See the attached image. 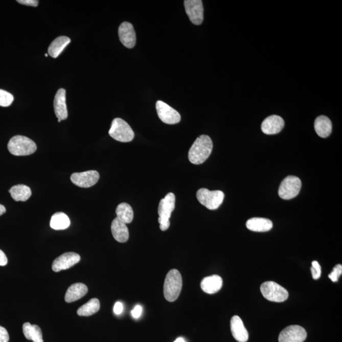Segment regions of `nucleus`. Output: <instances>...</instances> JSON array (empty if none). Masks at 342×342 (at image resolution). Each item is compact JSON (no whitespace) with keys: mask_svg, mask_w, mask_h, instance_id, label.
Wrapping results in <instances>:
<instances>
[{"mask_svg":"<svg viewBox=\"0 0 342 342\" xmlns=\"http://www.w3.org/2000/svg\"><path fill=\"white\" fill-rule=\"evenodd\" d=\"M174 342H185V340L184 338L180 337L178 338H177L176 340H175Z\"/></svg>","mask_w":342,"mask_h":342,"instance_id":"nucleus-37","label":"nucleus"},{"mask_svg":"<svg viewBox=\"0 0 342 342\" xmlns=\"http://www.w3.org/2000/svg\"><path fill=\"white\" fill-rule=\"evenodd\" d=\"M123 311V305L121 302H116L113 307V312L117 315L121 314Z\"/></svg>","mask_w":342,"mask_h":342,"instance_id":"nucleus-34","label":"nucleus"},{"mask_svg":"<svg viewBox=\"0 0 342 342\" xmlns=\"http://www.w3.org/2000/svg\"><path fill=\"white\" fill-rule=\"evenodd\" d=\"M175 203H176V197L172 193H169L159 203L158 221L160 224V229L163 232L168 230L170 226L169 219L171 218L172 212L174 210Z\"/></svg>","mask_w":342,"mask_h":342,"instance_id":"nucleus-4","label":"nucleus"},{"mask_svg":"<svg viewBox=\"0 0 342 342\" xmlns=\"http://www.w3.org/2000/svg\"><path fill=\"white\" fill-rule=\"evenodd\" d=\"M213 143L208 135H200L196 139L188 152V159L191 163L199 165L203 164L211 155Z\"/></svg>","mask_w":342,"mask_h":342,"instance_id":"nucleus-1","label":"nucleus"},{"mask_svg":"<svg viewBox=\"0 0 342 342\" xmlns=\"http://www.w3.org/2000/svg\"><path fill=\"white\" fill-rule=\"evenodd\" d=\"M66 92L64 89L58 90L55 95L54 106L55 115L61 121L65 120L68 117L67 105H66Z\"/></svg>","mask_w":342,"mask_h":342,"instance_id":"nucleus-17","label":"nucleus"},{"mask_svg":"<svg viewBox=\"0 0 342 342\" xmlns=\"http://www.w3.org/2000/svg\"><path fill=\"white\" fill-rule=\"evenodd\" d=\"M81 257L75 253H66L62 254L53 262L52 270L55 272H60L62 270L71 268L80 261Z\"/></svg>","mask_w":342,"mask_h":342,"instance_id":"nucleus-13","label":"nucleus"},{"mask_svg":"<svg viewBox=\"0 0 342 342\" xmlns=\"http://www.w3.org/2000/svg\"><path fill=\"white\" fill-rule=\"evenodd\" d=\"M142 312V307L138 305L136 307H134L133 310L131 311L132 316L135 318V319H138L140 316H141Z\"/></svg>","mask_w":342,"mask_h":342,"instance_id":"nucleus-33","label":"nucleus"},{"mask_svg":"<svg viewBox=\"0 0 342 342\" xmlns=\"http://www.w3.org/2000/svg\"><path fill=\"white\" fill-rule=\"evenodd\" d=\"M182 286L181 273L176 269H171L167 275L164 282V298L169 302L176 301L181 293Z\"/></svg>","mask_w":342,"mask_h":342,"instance_id":"nucleus-2","label":"nucleus"},{"mask_svg":"<svg viewBox=\"0 0 342 342\" xmlns=\"http://www.w3.org/2000/svg\"><path fill=\"white\" fill-rule=\"evenodd\" d=\"M88 291L87 286L83 283H78L72 285L67 289L65 295V301L67 303L78 301L86 295Z\"/></svg>","mask_w":342,"mask_h":342,"instance_id":"nucleus-20","label":"nucleus"},{"mask_svg":"<svg viewBox=\"0 0 342 342\" xmlns=\"http://www.w3.org/2000/svg\"><path fill=\"white\" fill-rule=\"evenodd\" d=\"M197 198L201 205L209 210H216L223 202L224 194L222 191H210L201 188L197 191Z\"/></svg>","mask_w":342,"mask_h":342,"instance_id":"nucleus-6","label":"nucleus"},{"mask_svg":"<svg viewBox=\"0 0 342 342\" xmlns=\"http://www.w3.org/2000/svg\"><path fill=\"white\" fill-rule=\"evenodd\" d=\"M8 263V259L4 252L0 250V266H5Z\"/></svg>","mask_w":342,"mask_h":342,"instance_id":"nucleus-35","label":"nucleus"},{"mask_svg":"<svg viewBox=\"0 0 342 342\" xmlns=\"http://www.w3.org/2000/svg\"><path fill=\"white\" fill-rule=\"evenodd\" d=\"M285 126V121L279 116L272 115L265 119L261 125L264 134L272 135L279 133Z\"/></svg>","mask_w":342,"mask_h":342,"instance_id":"nucleus-15","label":"nucleus"},{"mask_svg":"<svg viewBox=\"0 0 342 342\" xmlns=\"http://www.w3.org/2000/svg\"><path fill=\"white\" fill-rule=\"evenodd\" d=\"M70 43L71 39L68 37H58L54 41H52L48 49L50 56L54 58H57Z\"/></svg>","mask_w":342,"mask_h":342,"instance_id":"nucleus-23","label":"nucleus"},{"mask_svg":"<svg viewBox=\"0 0 342 342\" xmlns=\"http://www.w3.org/2000/svg\"><path fill=\"white\" fill-rule=\"evenodd\" d=\"M307 334L304 328L299 325H291L286 327L280 333L279 342H304Z\"/></svg>","mask_w":342,"mask_h":342,"instance_id":"nucleus-10","label":"nucleus"},{"mask_svg":"<svg viewBox=\"0 0 342 342\" xmlns=\"http://www.w3.org/2000/svg\"><path fill=\"white\" fill-rule=\"evenodd\" d=\"M261 291L265 299L275 302H284L289 295L288 291L284 287L273 282L262 283Z\"/></svg>","mask_w":342,"mask_h":342,"instance_id":"nucleus-7","label":"nucleus"},{"mask_svg":"<svg viewBox=\"0 0 342 342\" xmlns=\"http://www.w3.org/2000/svg\"><path fill=\"white\" fill-rule=\"evenodd\" d=\"M9 193L16 201H27L31 196V188L25 185L14 186L9 190Z\"/></svg>","mask_w":342,"mask_h":342,"instance_id":"nucleus-25","label":"nucleus"},{"mask_svg":"<svg viewBox=\"0 0 342 342\" xmlns=\"http://www.w3.org/2000/svg\"><path fill=\"white\" fill-rule=\"evenodd\" d=\"M8 149L15 156H27L36 152L37 146L29 138L17 135L10 139L8 143Z\"/></svg>","mask_w":342,"mask_h":342,"instance_id":"nucleus-3","label":"nucleus"},{"mask_svg":"<svg viewBox=\"0 0 342 342\" xmlns=\"http://www.w3.org/2000/svg\"><path fill=\"white\" fill-rule=\"evenodd\" d=\"M17 2L20 4L34 7L38 6L39 4V2L37 0H18Z\"/></svg>","mask_w":342,"mask_h":342,"instance_id":"nucleus-32","label":"nucleus"},{"mask_svg":"<svg viewBox=\"0 0 342 342\" xmlns=\"http://www.w3.org/2000/svg\"><path fill=\"white\" fill-rule=\"evenodd\" d=\"M231 331L232 335L238 342H246L248 340V333L244 326L242 320L238 315H234L231 320Z\"/></svg>","mask_w":342,"mask_h":342,"instance_id":"nucleus-16","label":"nucleus"},{"mask_svg":"<svg viewBox=\"0 0 342 342\" xmlns=\"http://www.w3.org/2000/svg\"><path fill=\"white\" fill-rule=\"evenodd\" d=\"M100 174L97 171L76 172L71 175V180L73 184L81 188H89L97 184Z\"/></svg>","mask_w":342,"mask_h":342,"instance_id":"nucleus-12","label":"nucleus"},{"mask_svg":"<svg viewBox=\"0 0 342 342\" xmlns=\"http://www.w3.org/2000/svg\"><path fill=\"white\" fill-rule=\"evenodd\" d=\"M24 335L29 340L33 342H44L43 334L40 327L38 325H31L29 323H25L22 327Z\"/></svg>","mask_w":342,"mask_h":342,"instance_id":"nucleus-24","label":"nucleus"},{"mask_svg":"<svg viewBox=\"0 0 342 342\" xmlns=\"http://www.w3.org/2000/svg\"><path fill=\"white\" fill-rule=\"evenodd\" d=\"M100 308V304L99 300L97 298H94L86 304H84L78 310L77 313L80 316H90L97 313Z\"/></svg>","mask_w":342,"mask_h":342,"instance_id":"nucleus-28","label":"nucleus"},{"mask_svg":"<svg viewBox=\"0 0 342 342\" xmlns=\"http://www.w3.org/2000/svg\"><path fill=\"white\" fill-rule=\"evenodd\" d=\"M117 218L125 224H129L133 220L134 213L131 206L127 203L119 204L116 211Z\"/></svg>","mask_w":342,"mask_h":342,"instance_id":"nucleus-26","label":"nucleus"},{"mask_svg":"<svg viewBox=\"0 0 342 342\" xmlns=\"http://www.w3.org/2000/svg\"><path fill=\"white\" fill-rule=\"evenodd\" d=\"M71 221L69 217L65 213H57L53 215L50 226L55 230L67 229L70 226Z\"/></svg>","mask_w":342,"mask_h":342,"instance_id":"nucleus-27","label":"nucleus"},{"mask_svg":"<svg viewBox=\"0 0 342 342\" xmlns=\"http://www.w3.org/2000/svg\"><path fill=\"white\" fill-rule=\"evenodd\" d=\"M301 187L302 183L299 177L288 176L281 184L278 195L282 199L290 200L298 195Z\"/></svg>","mask_w":342,"mask_h":342,"instance_id":"nucleus-8","label":"nucleus"},{"mask_svg":"<svg viewBox=\"0 0 342 342\" xmlns=\"http://www.w3.org/2000/svg\"><path fill=\"white\" fill-rule=\"evenodd\" d=\"M246 226L253 232H266L272 229L273 224L271 220L268 219L254 217L248 220Z\"/></svg>","mask_w":342,"mask_h":342,"instance_id":"nucleus-21","label":"nucleus"},{"mask_svg":"<svg viewBox=\"0 0 342 342\" xmlns=\"http://www.w3.org/2000/svg\"><path fill=\"white\" fill-rule=\"evenodd\" d=\"M48 56H49V55H48L47 54H45V57H48Z\"/></svg>","mask_w":342,"mask_h":342,"instance_id":"nucleus-38","label":"nucleus"},{"mask_svg":"<svg viewBox=\"0 0 342 342\" xmlns=\"http://www.w3.org/2000/svg\"><path fill=\"white\" fill-rule=\"evenodd\" d=\"M341 274V264H337L335 267H334L333 271L331 272V274L328 275V277L329 278H330V280L332 281L333 282L335 283L338 282L339 277H340Z\"/></svg>","mask_w":342,"mask_h":342,"instance_id":"nucleus-30","label":"nucleus"},{"mask_svg":"<svg viewBox=\"0 0 342 342\" xmlns=\"http://www.w3.org/2000/svg\"><path fill=\"white\" fill-rule=\"evenodd\" d=\"M186 13L193 25L199 26L203 20V2L201 0H185Z\"/></svg>","mask_w":342,"mask_h":342,"instance_id":"nucleus-11","label":"nucleus"},{"mask_svg":"<svg viewBox=\"0 0 342 342\" xmlns=\"http://www.w3.org/2000/svg\"><path fill=\"white\" fill-rule=\"evenodd\" d=\"M200 286L204 292L208 294L216 293L222 288V279L218 275L210 276L203 278Z\"/></svg>","mask_w":342,"mask_h":342,"instance_id":"nucleus-19","label":"nucleus"},{"mask_svg":"<svg viewBox=\"0 0 342 342\" xmlns=\"http://www.w3.org/2000/svg\"><path fill=\"white\" fill-rule=\"evenodd\" d=\"M156 109L159 119L164 123L176 124L181 121L179 113L163 101H157L156 103Z\"/></svg>","mask_w":342,"mask_h":342,"instance_id":"nucleus-9","label":"nucleus"},{"mask_svg":"<svg viewBox=\"0 0 342 342\" xmlns=\"http://www.w3.org/2000/svg\"><path fill=\"white\" fill-rule=\"evenodd\" d=\"M119 39L124 47L132 49L136 44V37L133 26L131 23L124 22L119 28Z\"/></svg>","mask_w":342,"mask_h":342,"instance_id":"nucleus-14","label":"nucleus"},{"mask_svg":"<svg viewBox=\"0 0 342 342\" xmlns=\"http://www.w3.org/2000/svg\"><path fill=\"white\" fill-rule=\"evenodd\" d=\"M111 232L114 239L118 242L125 243L129 239V233L126 224L124 223L117 217L113 220L111 225Z\"/></svg>","mask_w":342,"mask_h":342,"instance_id":"nucleus-18","label":"nucleus"},{"mask_svg":"<svg viewBox=\"0 0 342 342\" xmlns=\"http://www.w3.org/2000/svg\"><path fill=\"white\" fill-rule=\"evenodd\" d=\"M14 96L10 93L0 89V106L7 107L11 105L14 102Z\"/></svg>","mask_w":342,"mask_h":342,"instance_id":"nucleus-29","label":"nucleus"},{"mask_svg":"<svg viewBox=\"0 0 342 342\" xmlns=\"http://www.w3.org/2000/svg\"><path fill=\"white\" fill-rule=\"evenodd\" d=\"M314 129L318 136L321 138H327L332 131V123L327 116H320L315 119Z\"/></svg>","mask_w":342,"mask_h":342,"instance_id":"nucleus-22","label":"nucleus"},{"mask_svg":"<svg viewBox=\"0 0 342 342\" xmlns=\"http://www.w3.org/2000/svg\"><path fill=\"white\" fill-rule=\"evenodd\" d=\"M9 335L6 329L0 326V342H9Z\"/></svg>","mask_w":342,"mask_h":342,"instance_id":"nucleus-31","label":"nucleus"},{"mask_svg":"<svg viewBox=\"0 0 342 342\" xmlns=\"http://www.w3.org/2000/svg\"><path fill=\"white\" fill-rule=\"evenodd\" d=\"M6 213V209L2 204H0V216Z\"/></svg>","mask_w":342,"mask_h":342,"instance_id":"nucleus-36","label":"nucleus"},{"mask_svg":"<svg viewBox=\"0 0 342 342\" xmlns=\"http://www.w3.org/2000/svg\"><path fill=\"white\" fill-rule=\"evenodd\" d=\"M108 133L111 137L120 142H130L134 139V132L125 121L114 119Z\"/></svg>","mask_w":342,"mask_h":342,"instance_id":"nucleus-5","label":"nucleus"}]
</instances>
